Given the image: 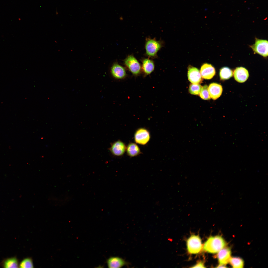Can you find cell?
Masks as SVG:
<instances>
[{
  "mask_svg": "<svg viewBox=\"0 0 268 268\" xmlns=\"http://www.w3.org/2000/svg\"><path fill=\"white\" fill-rule=\"evenodd\" d=\"M226 244L225 241L221 236H211L205 242L203 248L206 252L215 253L225 247Z\"/></svg>",
  "mask_w": 268,
  "mask_h": 268,
  "instance_id": "6da1fadb",
  "label": "cell"
},
{
  "mask_svg": "<svg viewBox=\"0 0 268 268\" xmlns=\"http://www.w3.org/2000/svg\"><path fill=\"white\" fill-rule=\"evenodd\" d=\"M163 45V42L161 40H157L155 38H146L145 45L146 55L149 58H157V53Z\"/></svg>",
  "mask_w": 268,
  "mask_h": 268,
  "instance_id": "7a4b0ae2",
  "label": "cell"
},
{
  "mask_svg": "<svg viewBox=\"0 0 268 268\" xmlns=\"http://www.w3.org/2000/svg\"><path fill=\"white\" fill-rule=\"evenodd\" d=\"M123 63L129 71L133 75L137 76L142 71L141 65L133 55H129L123 60Z\"/></svg>",
  "mask_w": 268,
  "mask_h": 268,
  "instance_id": "3957f363",
  "label": "cell"
},
{
  "mask_svg": "<svg viewBox=\"0 0 268 268\" xmlns=\"http://www.w3.org/2000/svg\"><path fill=\"white\" fill-rule=\"evenodd\" d=\"M187 249L188 252L192 254L199 253L202 250L201 240L198 235H192L187 241Z\"/></svg>",
  "mask_w": 268,
  "mask_h": 268,
  "instance_id": "277c9868",
  "label": "cell"
},
{
  "mask_svg": "<svg viewBox=\"0 0 268 268\" xmlns=\"http://www.w3.org/2000/svg\"><path fill=\"white\" fill-rule=\"evenodd\" d=\"M151 136L148 130L145 128H140L135 131L134 135V139L137 144L145 145L149 141Z\"/></svg>",
  "mask_w": 268,
  "mask_h": 268,
  "instance_id": "5b68a950",
  "label": "cell"
},
{
  "mask_svg": "<svg viewBox=\"0 0 268 268\" xmlns=\"http://www.w3.org/2000/svg\"><path fill=\"white\" fill-rule=\"evenodd\" d=\"M255 53L265 57L268 56V41L256 38L255 43L250 46Z\"/></svg>",
  "mask_w": 268,
  "mask_h": 268,
  "instance_id": "8992f818",
  "label": "cell"
},
{
  "mask_svg": "<svg viewBox=\"0 0 268 268\" xmlns=\"http://www.w3.org/2000/svg\"><path fill=\"white\" fill-rule=\"evenodd\" d=\"M126 146L125 143L120 140L111 143L108 149L111 154L116 157H121L126 151Z\"/></svg>",
  "mask_w": 268,
  "mask_h": 268,
  "instance_id": "52a82bcc",
  "label": "cell"
},
{
  "mask_svg": "<svg viewBox=\"0 0 268 268\" xmlns=\"http://www.w3.org/2000/svg\"><path fill=\"white\" fill-rule=\"evenodd\" d=\"M110 72L113 77L117 79H122L127 75L125 68L118 62L114 63L110 68Z\"/></svg>",
  "mask_w": 268,
  "mask_h": 268,
  "instance_id": "ba28073f",
  "label": "cell"
},
{
  "mask_svg": "<svg viewBox=\"0 0 268 268\" xmlns=\"http://www.w3.org/2000/svg\"><path fill=\"white\" fill-rule=\"evenodd\" d=\"M188 77L189 80L192 83L199 84L202 82L203 79L199 70L191 66L188 67Z\"/></svg>",
  "mask_w": 268,
  "mask_h": 268,
  "instance_id": "9c48e42d",
  "label": "cell"
},
{
  "mask_svg": "<svg viewBox=\"0 0 268 268\" xmlns=\"http://www.w3.org/2000/svg\"><path fill=\"white\" fill-rule=\"evenodd\" d=\"M200 72L203 78L210 79L215 75L216 71L215 68L211 64L206 63L201 66Z\"/></svg>",
  "mask_w": 268,
  "mask_h": 268,
  "instance_id": "30bf717a",
  "label": "cell"
},
{
  "mask_svg": "<svg viewBox=\"0 0 268 268\" xmlns=\"http://www.w3.org/2000/svg\"><path fill=\"white\" fill-rule=\"evenodd\" d=\"M142 71L145 75H149L154 71L155 65L154 61L149 58H144L141 60Z\"/></svg>",
  "mask_w": 268,
  "mask_h": 268,
  "instance_id": "8fae6325",
  "label": "cell"
},
{
  "mask_svg": "<svg viewBox=\"0 0 268 268\" xmlns=\"http://www.w3.org/2000/svg\"><path fill=\"white\" fill-rule=\"evenodd\" d=\"M218 253L217 256L219 265H225L229 263L231 253L230 248L225 247Z\"/></svg>",
  "mask_w": 268,
  "mask_h": 268,
  "instance_id": "7c38bea8",
  "label": "cell"
},
{
  "mask_svg": "<svg viewBox=\"0 0 268 268\" xmlns=\"http://www.w3.org/2000/svg\"><path fill=\"white\" fill-rule=\"evenodd\" d=\"M233 74L235 79L240 83H243L248 79L249 74L248 70L242 67H238L234 70Z\"/></svg>",
  "mask_w": 268,
  "mask_h": 268,
  "instance_id": "4fadbf2b",
  "label": "cell"
},
{
  "mask_svg": "<svg viewBox=\"0 0 268 268\" xmlns=\"http://www.w3.org/2000/svg\"><path fill=\"white\" fill-rule=\"evenodd\" d=\"M208 90L210 98L214 100L217 99L220 96L223 90L222 87L220 85L215 83L209 85Z\"/></svg>",
  "mask_w": 268,
  "mask_h": 268,
  "instance_id": "5bb4252c",
  "label": "cell"
},
{
  "mask_svg": "<svg viewBox=\"0 0 268 268\" xmlns=\"http://www.w3.org/2000/svg\"><path fill=\"white\" fill-rule=\"evenodd\" d=\"M109 268H120L126 265L127 263L122 258L118 257H111L107 261Z\"/></svg>",
  "mask_w": 268,
  "mask_h": 268,
  "instance_id": "9a60e30c",
  "label": "cell"
},
{
  "mask_svg": "<svg viewBox=\"0 0 268 268\" xmlns=\"http://www.w3.org/2000/svg\"><path fill=\"white\" fill-rule=\"evenodd\" d=\"M126 151L128 155L131 157L136 156L141 153L138 146L132 142H130L126 146Z\"/></svg>",
  "mask_w": 268,
  "mask_h": 268,
  "instance_id": "2e32d148",
  "label": "cell"
},
{
  "mask_svg": "<svg viewBox=\"0 0 268 268\" xmlns=\"http://www.w3.org/2000/svg\"><path fill=\"white\" fill-rule=\"evenodd\" d=\"M232 71L227 67H224L221 68L220 71L219 76L220 79L222 80H226L229 79L233 76Z\"/></svg>",
  "mask_w": 268,
  "mask_h": 268,
  "instance_id": "e0dca14e",
  "label": "cell"
},
{
  "mask_svg": "<svg viewBox=\"0 0 268 268\" xmlns=\"http://www.w3.org/2000/svg\"><path fill=\"white\" fill-rule=\"evenodd\" d=\"M229 263L233 268H242L244 266V262L243 260L238 257H231Z\"/></svg>",
  "mask_w": 268,
  "mask_h": 268,
  "instance_id": "ac0fdd59",
  "label": "cell"
},
{
  "mask_svg": "<svg viewBox=\"0 0 268 268\" xmlns=\"http://www.w3.org/2000/svg\"><path fill=\"white\" fill-rule=\"evenodd\" d=\"M65 197V196L64 197L63 195L58 197H51L49 199V201L52 204L55 206H62L66 203L67 201H66V197Z\"/></svg>",
  "mask_w": 268,
  "mask_h": 268,
  "instance_id": "d6986e66",
  "label": "cell"
},
{
  "mask_svg": "<svg viewBox=\"0 0 268 268\" xmlns=\"http://www.w3.org/2000/svg\"><path fill=\"white\" fill-rule=\"evenodd\" d=\"M3 266L5 268H17L18 267L17 260L15 257L8 259L4 261Z\"/></svg>",
  "mask_w": 268,
  "mask_h": 268,
  "instance_id": "ffe728a7",
  "label": "cell"
},
{
  "mask_svg": "<svg viewBox=\"0 0 268 268\" xmlns=\"http://www.w3.org/2000/svg\"><path fill=\"white\" fill-rule=\"evenodd\" d=\"M202 87L199 84L191 83L189 86V92L192 94L198 95L200 94Z\"/></svg>",
  "mask_w": 268,
  "mask_h": 268,
  "instance_id": "44dd1931",
  "label": "cell"
},
{
  "mask_svg": "<svg viewBox=\"0 0 268 268\" xmlns=\"http://www.w3.org/2000/svg\"><path fill=\"white\" fill-rule=\"evenodd\" d=\"M208 86L207 85L203 86L199 94L200 97L203 100H208L210 99L208 91Z\"/></svg>",
  "mask_w": 268,
  "mask_h": 268,
  "instance_id": "7402d4cb",
  "label": "cell"
},
{
  "mask_svg": "<svg viewBox=\"0 0 268 268\" xmlns=\"http://www.w3.org/2000/svg\"><path fill=\"white\" fill-rule=\"evenodd\" d=\"M20 268H33V264L31 259L29 258L24 259L21 262L20 265Z\"/></svg>",
  "mask_w": 268,
  "mask_h": 268,
  "instance_id": "603a6c76",
  "label": "cell"
},
{
  "mask_svg": "<svg viewBox=\"0 0 268 268\" xmlns=\"http://www.w3.org/2000/svg\"><path fill=\"white\" fill-rule=\"evenodd\" d=\"M204 266V263L203 261H200L198 262L196 264L191 267L193 268H204L205 267Z\"/></svg>",
  "mask_w": 268,
  "mask_h": 268,
  "instance_id": "cb8c5ba5",
  "label": "cell"
},
{
  "mask_svg": "<svg viewBox=\"0 0 268 268\" xmlns=\"http://www.w3.org/2000/svg\"><path fill=\"white\" fill-rule=\"evenodd\" d=\"M225 265H218L217 268H226Z\"/></svg>",
  "mask_w": 268,
  "mask_h": 268,
  "instance_id": "d4e9b609",
  "label": "cell"
}]
</instances>
